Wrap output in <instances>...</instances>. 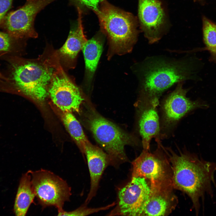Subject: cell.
I'll use <instances>...</instances> for the list:
<instances>
[{"label": "cell", "instance_id": "9c48e42d", "mask_svg": "<svg viewBox=\"0 0 216 216\" xmlns=\"http://www.w3.org/2000/svg\"><path fill=\"white\" fill-rule=\"evenodd\" d=\"M48 93L53 103L63 112H78L84 100L80 88L68 76L60 63L53 73Z\"/></svg>", "mask_w": 216, "mask_h": 216}, {"label": "cell", "instance_id": "7c38bea8", "mask_svg": "<svg viewBox=\"0 0 216 216\" xmlns=\"http://www.w3.org/2000/svg\"><path fill=\"white\" fill-rule=\"evenodd\" d=\"M138 17L141 29L150 44L161 38L165 16L159 0H139Z\"/></svg>", "mask_w": 216, "mask_h": 216}, {"label": "cell", "instance_id": "44dd1931", "mask_svg": "<svg viewBox=\"0 0 216 216\" xmlns=\"http://www.w3.org/2000/svg\"><path fill=\"white\" fill-rule=\"evenodd\" d=\"M202 21L205 43L208 50L216 56V24L205 16Z\"/></svg>", "mask_w": 216, "mask_h": 216}, {"label": "cell", "instance_id": "cb8c5ba5", "mask_svg": "<svg viewBox=\"0 0 216 216\" xmlns=\"http://www.w3.org/2000/svg\"><path fill=\"white\" fill-rule=\"evenodd\" d=\"M79 3L91 9L94 12L98 10L99 5L104 0H76Z\"/></svg>", "mask_w": 216, "mask_h": 216}, {"label": "cell", "instance_id": "8992f818", "mask_svg": "<svg viewBox=\"0 0 216 216\" xmlns=\"http://www.w3.org/2000/svg\"><path fill=\"white\" fill-rule=\"evenodd\" d=\"M158 145V148L153 153L143 150L132 162V177L146 179L151 191L173 187L170 164Z\"/></svg>", "mask_w": 216, "mask_h": 216}, {"label": "cell", "instance_id": "7402d4cb", "mask_svg": "<svg viewBox=\"0 0 216 216\" xmlns=\"http://www.w3.org/2000/svg\"><path fill=\"white\" fill-rule=\"evenodd\" d=\"M115 202L105 206L96 208H89L85 206H81L74 210L67 212L63 209L58 211V216H86L98 212L100 211L105 210L114 206Z\"/></svg>", "mask_w": 216, "mask_h": 216}, {"label": "cell", "instance_id": "ac0fdd59", "mask_svg": "<svg viewBox=\"0 0 216 216\" xmlns=\"http://www.w3.org/2000/svg\"><path fill=\"white\" fill-rule=\"evenodd\" d=\"M103 46L102 41L95 37L88 40L82 49L85 63V82L89 86L92 84Z\"/></svg>", "mask_w": 216, "mask_h": 216}, {"label": "cell", "instance_id": "5b68a950", "mask_svg": "<svg viewBox=\"0 0 216 216\" xmlns=\"http://www.w3.org/2000/svg\"><path fill=\"white\" fill-rule=\"evenodd\" d=\"M88 122L95 139L109 155L111 165L117 166L128 161L124 147L128 144H136L133 137L96 113L91 115Z\"/></svg>", "mask_w": 216, "mask_h": 216}, {"label": "cell", "instance_id": "e0dca14e", "mask_svg": "<svg viewBox=\"0 0 216 216\" xmlns=\"http://www.w3.org/2000/svg\"><path fill=\"white\" fill-rule=\"evenodd\" d=\"M35 197L28 170L22 175L20 181L14 207L15 215H26L31 205L34 203Z\"/></svg>", "mask_w": 216, "mask_h": 216}, {"label": "cell", "instance_id": "5bb4252c", "mask_svg": "<svg viewBox=\"0 0 216 216\" xmlns=\"http://www.w3.org/2000/svg\"><path fill=\"white\" fill-rule=\"evenodd\" d=\"M84 154L87 158L91 179L90 190L85 202L86 205L96 195L103 172L108 165L111 164V162L107 154L89 141L86 145Z\"/></svg>", "mask_w": 216, "mask_h": 216}, {"label": "cell", "instance_id": "52a82bcc", "mask_svg": "<svg viewBox=\"0 0 216 216\" xmlns=\"http://www.w3.org/2000/svg\"><path fill=\"white\" fill-rule=\"evenodd\" d=\"M29 171L32 186L39 204L43 208L54 206L58 211L63 209L65 202L69 201L71 194V188L66 182L46 170Z\"/></svg>", "mask_w": 216, "mask_h": 216}, {"label": "cell", "instance_id": "277c9868", "mask_svg": "<svg viewBox=\"0 0 216 216\" xmlns=\"http://www.w3.org/2000/svg\"><path fill=\"white\" fill-rule=\"evenodd\" d=\"M94 12L98 17L101 30L107 38L108 59L115 54L130 52L138 35L136 20L130 13L115 7L104 0Z\"/></svg>", "mask_w": 216, "mask_h": 216}, {"label": "cell", "instance_id": "ba28073f", "mask_svg": "<svg viewBox=\"0 0 216 216\" xmlns=\"http://www.w3.org/2000/svg\"><path fill=\"white\" fill-rule=\"evenodd\" d=\"M56 0H26L19 9L7 14L1 26L10 35L24 42L36 38L38 33L34 28L37 14L48 4Z\"/></svg>", "mask_w": 216, "mask_h": 216}, {"label": "cell", "instance_id": "ffe728a7", "mask_svg": "<svg viewBox=\"0 0 216 216\" xmlns=\"http://www.w3.org/2000/svg\"><path fill=\"white\" fill-rule=\"evenodd\" d=\"M24 42L13 37L5 32L0 31V53L16 55L21 50Z\"/></svg>", "mask_w": 216, "mask_h": 216}, {"label": "cell", "instance_id": "d4e9b609", "mask_svg": "<svg viewBox=\"0 0 216 216\" xmlns=\"http://www.w3.org/2000/svg\"><path fill=\"white\" fill-rule=\"evenodd\" d=\"M4 54H5L3 53H0V57ZM6 78L0 72V79L5 80Z\"/></svg>", "mask_w": 216, "mask_h": 216}, {"label": "cell", "instance_id": "30bf717a", "mask_svg": "<svg viewBox=\"0 0 216 216\" xmlns=\"http://www.w3.org/2000/svg\"><path fill=\"white\" fill-rule=\"evenodd\" d=\"M151 191L150 184L146 179L132 177L119 191L117 205L109 215L141 216Z\"/></svg>", "mask_w": 216, "mask_h": 216}, {"label": "cell", "instance_id": "2e32d148", "mask_svg": "<svg viewBox=\"0 0 216 216\" xmlns=\"http://www.w3.org/2000/svg\"><path fill=\"white\" fill-rule=\"evenodd\" d=\"M173 187L151 191L148 201L141 216H167L175 208L178 203Z\"/></svg>", "mask_w": 216, "mask_h": 216}, {"label": "cell", "instance_id": "7a4b0ae2", "mask_svg": "<svg viewBox=\"0 0 216 216\" xmlns=\"http://www.w3.org/2000/svg\"><path fill=\"white\" fill-rule=\"evenodd\" d=\"M172 171L174 189L186 194L190 198L196 215L200 207V200L207 194L213 196L212 184H215L216 164L200 158L187 151L175 152L164 148Z\"/></svg>", "mask_w": 216, "mask_h": 216}, {"label": "cell", "instance_id": "3957f363", "mask_svg": "<svg viewBox=\"0 0 216 216\" xmlns=\"http://www.w3.org/2000/svg\"><path fill=\"white\" fill-rule=\"evenodd\" d=\"M192 65L185 57L178 59L161 56L146 58L136 69L141 94L159 98L175 83L192 79Z\"/></svg>", "mask_w": 216, "mask_h": 216}, {"label": "cell", "instance_id": "9a60e30c", "mask_svg": "<svg viewBox=\"0 0 216 216\" xmlns=\"http://www.w3.org/2000/svg\"><path fill=\"white\" fill-rule=\"evenodd\" d=\"M78 18L77 27L70 31L64 44L56 51L61 64L67 68L74 67L79 52L82 50L87 40L84 35L82 20V11L77 7Z\"/></svg>", "mask_w": 216, "mask_h": 216}, {"label": "cell", "instance_id": "d6986e66", "mask_svg": "<svg viewBox=\"0 0 216 216\" xmlns=\"http://www.w3.org/2000/svg\"><path fill=\"white\" fill-rule=\"evenodd\" d=\"M62 118L63 122L70 135L81 152L84 154L86 145L89 141L80 123L71 112H63Z\"/></svg>", "mask_w": 216, "mask_h": 216}, {"label": "cell", "instance_id": "603a6c76", "mask_svg": "<svg viewBox=\"0 0 216 216\" xmlns=\"http://www.w3.org/2000/svg\"><path fill=\"white\" fill-rule=\"evenodd\" d=\"M13 0H0V27L7 14V12L11 8Z\"/></svg>", "mask_w": 216, "mask_h": 216}, {"label": "cell", "instance_id": "6da1fadb", "mask_svg": "<svg viewBox=\"0 0 216 216\" xmlns=\"http://www.w3.org/2000/svg\"><path fill=\"white\" fill-rule=\"evenodd\" d=\"M1 57L8 65L6 79H0V91L20 94L39 101L49 96L53 73L60 63L56 51L35 59L7 54Z\"/></svg>", "mask_w": 216, "mask_h": 216}, {"label": "cell", "instance_id": "4fadbf2b", "mask_svg": "<svg viewBox=\"0 0 216 216\" xmlns=\"http://www.w3.org/2000/svg\"><path fill=\"white\" fill-rule=\"evenodd\" d=\"M159 98L141 94L139 105V127L143 150H149L150 143L154 138L160 142V127L157 107Z\"/></svg>", "mask_w": 216, "mask_h": 216}, {"label": "cell", "instance_id": "8fae6325", "mask_svg": "<svg viewBox=\"0 0 216 216\" xmlns=\"http://www.w3.org/2000/svg\"><path fill=\"white\" fill-rule=\"evenodd\" d=\"M183 82L178 83L175 89L164 100L162 105V128L168 131L185 115L195 109L206 108L208 105L199 100L192 101L187 97L189 89L183 88Z\"/></svg>", "mask_w": 216, "mask_h": 216}]
</instances>
